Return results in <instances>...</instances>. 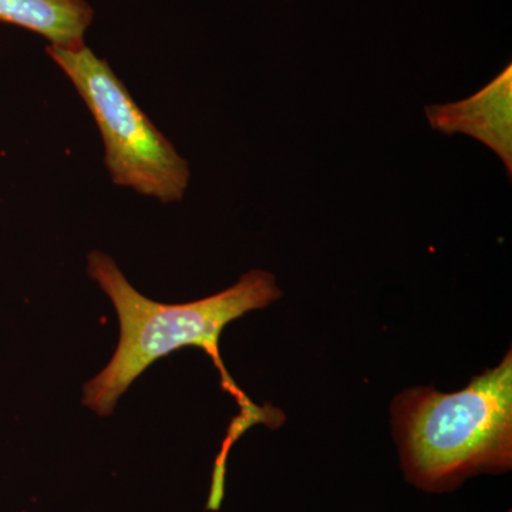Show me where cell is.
<instances>
[{
  "instance_id": "1",
  "label": "cell",
  "mask_w": 512,
  "mask_h": 512,
  "mask_svg": "<svg viewBox=\"0 0 512 512\" xmlns=\"http://www.w3.org/2000/svg\"><path fill=\"white\" fill-rule=\"evenodd\" d=\"M87 272L113 302L120 322V340L109 365L84 384L83 404L99 416H110L121 394L138 376L160 357L175 350L194 346L211 357L221 376L222 389L234 397L239 406L227 439L218 454V467L227 466L229 450L242 434L255 424L269 429L282 426L284 413L275 407H259L248 399L224 366L220 352L222 330L245 313L264 309L278 301L281 288L271 272L255 271L217 295L181 305L151 301L127 281L111 256L92 251L87 256Z\"/></svg>"
},
{
  "instance_id": "2",
  "label": "cell",
  "mask_w": 512,
  "mask_h": 512,
  "mask_svg": "<svg viewBox=\"0 0 512 512\" xmlns=\"http://www.w3.org/2000/svg\"><path fill=\"white\" fill-rule=\"evenodd\" d=\"M394 440L407 483L451 493L468 478L512 467V355L463 390H403L392 404Z\"/></svg>"
},
{
  "instance_id": "3",
  "label": "cell",
  "mask_w": 512,
  "mask_h": 512,
  "mask_svg": "<svg viewBox=\"0 0 512 512\" xmlns=\"http://www.w3.org/2000/svg\"><path fill=\"white\" fill-rule=\"evenodd\" d=\"M46 52L89 107L113 183L164 204L183 200L190 183L187 160L138 107L109 62L86 45H49Z\"/></svg>"
},
{
  "instance_id": "4",
  "label": "cell",
  "mask_w": 512,
  "mask_h": 512,
  "mask_svg": "<svg viewBox=\"0 0 512 512\" xmlns=\"http://www.w3.org/2000/svg\"><path fill=\"white\" fill-rule=\"evenodd\" d=\"M430 126L447 136L461 133L477 138L503 160L512 173V69L505 67L500 76L474 94L457 103L426 107Z\"/></svg>"
},
{
  "instance_id": "5",
  "label": "cell",
  "mask_w": 512,
  "mask_h": 512,
  "mask_svg": "<svg viewBox=\"0 0 512 512\" xmlns=\"http://www.w3.org/2000/svg\"><path fill=\"white\" fill-rule=\"evenodd\" d=\"M93 16L87 0H0V22L28 29L66 49L84 45Z\"/></svg>"
}]
</instances>
